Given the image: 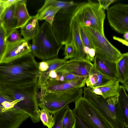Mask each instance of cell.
I'll list each match as a JSON object with an SVG mask.
<instances>
[{"instance_id":"1","label":"cell","mask_w":128,"mask_h":128,"mask_svg":"<svg viewBox=\"0 0 128 128\" xmlns=\"http://www.w3.org/2000/svg\"><path fill=\"white\" fill-rule=\"evenodd\" d=\"M38 63L32 52L6 63H0V88L17 90L37 84Z\"/></svg>"},{"instance_id":"2","label":"cell","mask_w":128,"mask_h":128,"mask_svg":"<svg viewBox=\"0 0 128 128\" xmlns=\"http://www.w3.org/2000/svg\"><path fill=\"white\" fill-rule=\"evenodd\" d=\"M83 98L87 100L114 128H124L117 103L118 95L107 99L93 93L89 87L83 88Z\"/></svg>"},{"instance_id":"3","label":"cell","mask_w":128,"mask_h":128,"mask_svg":"<svg viewBox=\"0 0 128 128\" xmlns=\"http://www.w3.org/2000/svg\"><path fill=\"white\" fill-rule=\"evenodd\" d=\"M32 40L37 47L33 55L42 60L57 57L62 46L55 36L52 26L46 21L40 27L38 34Z\"/></svg>"},{"instance_id":"4","label":"cell","mask_w":128,"mask_h":128,"mask_svg":"<svg viewBox=\"0 0 128 128\" xmlns=\"http://www.w3.org/2000/svg\"><path fill=\"white\" fill-rule=\"evenodd\" d=\"M74 17L80 25L93 28L104 35V24L106 15L104 10L98 3L91 0L78 4Z\"/></svg>"},{"instance_id":"5","label":"cell","mask_w":128,"mask_h":128,"mask_svg":"<svg viewBox=\"0 0 128 128\" xmlns=\"http://www.w3.org/2000/svg\"><path fill=\"white\" fill-rule=\"evenodd\" d=\"M6 90L17 101L18 108L28 114L34 123L39 122V110L37 98L38 89L37 84H31L17 90Z\"/></svg>"},{"instance_id":"6","label":"cell","mask_w":128,"mask_h":128,"mask_svg":"<svg viewBox=\"0 0 128 128\" xmlns=\"http://www.w3.org/2000/svg\"><path fill=\"white\" fill-rule=\"evenodd\" d=\"M83 88L50 93L42 96L38 101V106L54 114L82 96Z\"/></svg>"},{"instance_id":"7","label":"cell","mask_w":128,"mask_h":128,"mask_svg":"<svg viewBox=\"0 0 128 128\" xmlns=\"http://www.w3.org/2000/svg\"><path fill=\"white\" fill-rule=\"evenodd\" d=\"M77 5L66 10H60L52 22V26L54 34L62 46L70 41L72 25Z\"/></svg>"},{"instance_id":"8","label":"cell","mask_w":128,"mask_h":128,"mask_svg":"<svg viewBox=\"0 0 128 128\" xmlns=\"http://www.w3.org/2000/svg\"><path fill=\"white\" fill-rule=\"evenodd\" d=\"M74 108L95 128H115L87 100L80 96L75 102Z\"/></svg>"},{"instance_id":"9","label":"cell","mask_w":128,"mask_h":128,"mask_svg":"<svg viewBox=\"0 0 128 128\" xmlns=\"http://www.w3.org/2000/svg\"><path fill=\"white\" fill-rule=\"evenodd\" d=\"M83 26L94 44L96 53L116 62L122 55L120 51L111 43L105 35L92 28Z\"/></svg>"},{"instance_id":"10","label":"cell","mask_w":128,"mask_h":128,"mask_svg":"<svg viewBox=\"0 0 128 128\" xmlns=\"http://www.w3.org/2000/svg\"><path fill=\"white\" fill-rule=\"evenodd\" d=\"M107 17L111 28L118 33L123 34L128 32V5L118 3L107 10Z\"/></svg>"},{"instance_id":"11","label":"cell","mask_w":128,"mask_h":128,"mask_svg":"<svg viewBox=\"0 0 128 128\" xmlns=\"http://www.w3.org/2000/svg\"><path fill=\"white\" fill-rule=\"evenodd\" d=\"M29 117L28 114L17 108L0 106V128H18Z\"/></svg>"},{"instance_id":"12","label":"cell","mask_w":128,"mask_h":128,"mask_svg":"<svg viewBox=\"0 0 128 128\" xmlns=\"http://www.w3.org/2000/svg\"><path fill=\"white\" fill-rule=\"evenodd\" d=\"M88 77L85 76L80 79L74 81L58 82L53 84H43L39 88L36 98L38 101L43 96L54 92H64L77 88L84 87Z\"/></svg>"},{"instance_id":"13","label":"cell","mask_w":128,"mask_h":128,"mask_svg":"<svg viewBox=\"0 0 128 128\" xmlns=\"http://www.w3.org/2000/svg\"><path fill=\"white\" fill-rule=\"evenodd\" d=\"M31 44L23 38L13 43H6V48L0 63L8 62L31 52Z\"/></svg>"},{"instance_id":"14","label":"cell","mask_w":128,"mask_h":128,"mask_svg":"<svg viewBox=\"0 0 128 128\" xmlns=\"http://www.w3.org/2000/svg\"><path fill=\"white\" fill-rule=\"evenodd\" d=\"M93 63L96 69L106 78L118 80L116 62L96 52Z\"/></svg>"},{"instance_id":"15","label":"cell","mask_w":128,"mask_h":128,"mask_svg":"<svg viewBox=\"0 0 128 128\" xmlns=\"http://www.w3.org/2000/svg\"><path fill=\"white\" fill-rule=\"evenodd\" d=\"M94 64L86 60L73 58L67 61L66 64L59 70L80 76L88 77Z\"/></svg>"},{"instance_id":"16","label":"cell","mask_w":128,"mask_h":128,"mask_svg":"<svg viewBox=\"0 0 128 128\" xmlns=\"http://www.w3.org/2000/svg\"><path fill=\"white\" fill-rule=\"evenodd\" d=\"M79 26V24L78 21L74 17L71 26L70 42L74 45L75 49L74 58L86 60V55L84 52V46L80 35Z\"/></svg>"},{"instance_id":"17","label":"cell","mask_w":128,"mask_h":128,"mask_svg":"<svg viewBox=\"0 0 128 128\" xmlns=\"http://www.w3.org/2000/svg\"><path fill=\"white\" fill-rule=\"evenodd\" d=\"M16 3L6 8L0 19V24L4 30L6 38L16 29L17 22L15 17Z\"/></svg>"},{"instance_id":"18","label":"cell","mask_w":128,"mask_h":128,"mask_svg":"<svg viewBox=\"0 0 128 128\" xmlns=\"http://www.w3.org/2000/svg\"><path fill=\"white\" fill-rule=\"evenodd\" d=\"M60 9L53 3L52 0L45 1L43 6L37 11L39 20H45L51 26L54 19Z\"/></svg>"},{"instance_id":"19","label":"cell","mask_w":128,"mask_h":128,"mask_svg":"<svg viewBox=\"0 0 128 128\" xmlns=\"http://www.w3.org/2000/svg\"><path fill=\"white\" fill-rule=\"evenodd\" d=\"M39 20L37 14L31 16L27 22L20 28V32L23 38L28 41L37 34L40 28Z\"/></svg>"},{"instance_id":"20","label":"cell","mask_w":128,"mask_h":128,"mask_svg":"<svg viewBox=\"0 0 128 128\" xmlns=\"http://www.w3.org/2000/svg\"><path fill=\"white\" fill-rule=\"evenodd\" d=\"M117 104L124 127L128 128V96L123 85H120Z\"/></svg>"},{"instance_id":"21","label":"cell","mask_w":128,"mask_h":128,"mask_svg":"<svg viewBox=\"0 0 128 128\" xmlns=\"http://www.w3.org/2000/svg\"><path fill=\"white\" fill-rule=\"evenodd\" d=\"M46 61L48 64V68L46 71L40 72L37 83L38 89H39L44 82L48 74L50 72L58 70L65 65L67 62V60L64 58L61 59L57 57Z\"/></svg>"},{"instance_id":"22","label":"cell","mask_w":128,"mask_h":128,"mask_svg":"<svg viewBox=\"0 0 128 128\" xmlns=\"http://www.w3.org/2000/svg\"><path fill=\"white\" fill-rule=\"evenodd\" d=\"M26 1L19 0L16 3L15 17L17 22L16 29L20 28L30 18L26 6Z\"/></svg>"},{"instance_id":"23","label":"cell","mask_w":128,"mask_h":128,"mask_svg":"<svg viewBox=\"0 0 128 128\" xmlns=\"http://www.w3.org/2000/svg\"><path fill=\"white\" fill-rule=\"evenodd\" d=\"M118 80L123 84L128 82V53L122 54L116 62Z\"/></svg>"},{"instance_id":"24","label":"cell","mask_w":128,"mask_h":128,"mask_svg":"<svg viewBox=\"0 0 128 128\" xmlns=\"http://www.w3.org/2000/svg\"><path fill=\"white\" fill-rule=\"evenodd\" d=\"M117 80H110L99 88L102 93V96L105 99L113 96L118 95L120 85Z\"/></svg>"},{"instance_id":"25","label":"cell","mask_w":128,"mask_h":128,"mask_svg":"<svg viewBox=\"0 0 128 128\" xmlns=\"http://www.w3.org/2000/svg\"><path fill=\"white\" fill-rule=\"evenodd\" d=\"M17 102L5 89L0 88V106L7 108H17Z\"/></svg>"},{"instance_id":"26","label":"cell","mask_w":128,"mask_h":128,"mask_svg":"<svg viewBox=\"0 0 128 128\" xmlns=\"http://www.w3.org/2000/svg\"><path fill=\"white\" fill-rule=\"evenodd\" d=\"M40 120L43 124L48 128H51L54 123V120L52 114L47 110L44 109H40L38 111Z\"/></svg>"},{"instance_id":"27","label":"cell","mask_w":128,"mask_h":128,"mask_svg":"<svg viewBox=\"0 0 128 128\" xmlns=\"http://www.w3.org/2000/svg\"><path fill=\"white\" fill-rule=\"evenodd\" d=\"M72 111L75 120L74 128H95L90 122L83 118L74 108Z\"/></svg>"},{"instance_id":"28","label":"cell","mask_w":128,"mask_h":128,"mask_svg":"<svg viewBox=\"0 0 128 128\" xmlns=\"http://www.w3.org/2000/svg\"><path fill=\"white\" fill-rule=\"evenodd\" d=\"M75 123L72 110L69 107L64 114L62 121V128H74Z\"/></svg>"},{"instance_id":"29","label":"cell","mask_w":128,"mask_h":128,"mask_svg":"<svg viewBox=\"0 0 128 128\" xmlns=\"http://www.w3.org/2000/svg\"><path fill=\"white\" fill-rule=\"evenodd\" d=\"M79 29L80 38L84 47H88L90 48H94L95 50V46L92 41L84 26L79 24Z\"/></svg>"},{"instance_id":"30","label":"cell","mask_w":128,"mask_h":128,"mask_svg":"<svg viewBox=\"0 0 128 128\" xmlns=\"http://www.w3.org/2000/svg\"><path fill=\"white\" fill-rule=\"evenodd\" d=\"M69 107V106L68 105L53 114L54 123L51 128H62V119L65 113Z\"/></svg>"},{"instance_id":"31","label":"cell","mask_w":128,"mask_h":128,"mask_svg":"<svg viewBox=\"0 0 128 128\" xmlns=\"http://www.w3.org/2000/svg\"><path fill=\"white\" fill-rule=\"evenodd\" d=\"M97 71L94 65L86 82L87 87L91 88L94 86L97 80Z\"/></svg>"},{"instance_id":"32","label":"cell","mask_w":128,"mask_h":128,"mask_svg":"<svg viewBox=\"0 0 128 128\" xmlns=\"http://www.w3.org/2000/svg\"><path fill=\"white\" fill-rule=\"evenodd\" d=\"M64 45V58L67 60L69 59L74 58L75 49L72 44L70 41L66 43Z\"/></svg>"},{"instance_id":"33","label":"cell","mask_w":128,"mask_h":128,"mask_svg":"<svg viewBox=\"0 0 128 128\" xmlns=\"http://www.w3.org/2000/svg\"><path fill=\"white\" fill-rule=\"evenodd\" d=\"M5 32L0 24V61L5 51L6 42Z\"/></svg>"},{"instance_id":"34","label":"cell","mask_w":128,"mask_h":128,"mask_svg":"<svg viewBox=\"0 0 128 128\" xmlns=\"http://www.w3.org/2000/svg\"><path fill=\"white\" fill-rule=\"evenodd\" d=\"M21 33L17 30L12 31L6 38V43H13L19 41L22 38Z\"/></svg>"},{"instance_id":"35","label":"cell","mask_w":128,"mask_h":128,"mask_svg":"<svg viewBox=\"0 0 128 128\" xmlns=\"http://www.w3.org/2000/svg\"><path fill=\"white\" fill-rule=\"evenodd\" d=\"M100 8L104 10H107L110 5L116 2V0H98Z\"/></svg>"},{"instance_id":"36","label":"cell","mask_w":128,"mask_h":128,"mask_svg":"<svg viewBox=\"0 0 128 128\" xmlns=\"http://www.w3.org/2000/svg\"><path fill=\"white\" fill-rule=\"evenodd\" d=\"M48 68V64L46 61H43L38 63V68L40 72H44Z\"/></svg>"},{"instance_id":"37","label":"cell","mask_w":128,"mask_h":128,"mask_svg":"<svg viewBox=\"0 0 128 128\" xmlns=\"http://www.w3.org/2000/svg\"><path fill=\"white\" fill-rule=\"evenodd\" d=\"M19 0H4V6L6 9L10 7L14 4L17 2Z\"/></svg>"},{"instance_id":"38","label":"cell","mask_w":128,"mask_h":128,"mask_svg":"<svg viewBox=\"0 0 128 128\" xmlns=\"http://www.w3.org/2000/svg\"><path fill=\"white\" fill-rule=\"evenodd\" d=\"M90 88L91 91L95 94L102 96V91L99 88L92 87Z\"/></svg>"},{"instance_id":"39","label":"cell","mask_w":128,"mask_h":128,"mask_svg":"<svg viewBox=\"0 0 128 128\" xmlns=\"http://www.w3.org/2000/svg\"><path fill=\"white\" fill-rule=\"evenodd\" d=\"M113 39L115 40H116L122 44L125 45L126 46H128V41L126 40H125L122 38H119L115 36H113Z\"/></svg>"},{"instance_id":"40","label":"cell","mask_w":128,"mask_h":128,"mask_svg":"<svg viewBox=\"0 0 128 128\" xmlns=\"http://www.w3.org/2000/svg\"><path fill=\"white\" fill-rule=\"evenodd\" d=\"M5 10L4 6L3 0H0V19Z\"/></svg>"},{"instance_id":"41","label":"cell","mask_w":128,"mask_h":128,"mask_svg":"<svg viewBox=\"0 0 128 128\" xmlns=\"http://www.w3.org/2000/svg\"><path fill=\"white\" fill-rule=\"evenodd\" d=\"M123 37L124 39L126 41L128 40V32H124V34Z\"/></svg>"}]
</instances>
